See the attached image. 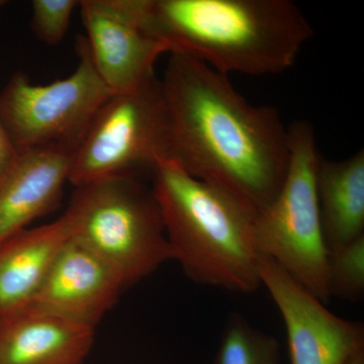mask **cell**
I'll use <instances>...</instances> for the list:
<instances>
[{
    "mask_svg": "<svg viewBox=\"0 0 364 364\" xmlns=\"http://www.w3.org/2000/svg\"><path fill=\"white\" fill-rule=\"evenodd\" d=\"M141 28L171 53L220 73L291 68L313 28L289 0H128Z\"/></svg>",
    "mask_w": 364,
    "mask_h": 364,
    "instance_id": "cell-2",
    "label": "cell"
},
{
    "mask_svg": "<svg viewBox=\"0 0 364 364\" xmlns=\"http://www.w3.org/2000/svg\"><path fill=\"white\" fill-rule=\"evenodd\" d=\"M326 284L330 298L359 301L364 296V236L328 252Z\"/></svg>",
    "mask_w": 364,
    "mask_h": 364,
    "instance_id": "cell-16",
    "label": "cell"
},
{
    "mask_svg": "<svg viewBox=\"0 0 364 364\" xmlns=\"http://www.w3.org/2000/svg\"><path fill=\"white\" fill-rule=\"evenodd\" d=\"M124 289L109 265L70 238L26 308L95 329Z\"/></svg>",
    "mask_w": 364,
    "mask_h": 364,
    "instance_id": "cell-10",
    "label": "cell"
},
{
    "mask_svg": "<svg viewBox=\"0 0 364 364\" xmlns=\"http://www.w3.org/2000/svg\"><path fill=\"white\" fill-rule=\"evenodd\" d=\"M258 274L284 318L291 364H345L364 348L363 323L328 311L272 258L259 255Z\"/></svg>",
    "mask_w": 364,
    "mask_h": 364,
    "instance_id": "cell-8",
    "label": "cell"
},
{
    "mask_svg": "<svg viewBox=\"0 0 364 364\" xmlns=\"http://www.w3.org/2000/svg\"><path fill=\"white\" fill-rule=\"evenodd\" d=\"M316 191L328 251L364 236V150L341 161L318 155Z\"/></svg>",
    "mask_w": 364,
    "mask_h": 364,
    "instance_id": "cell-14",
    "label": "cell"
},
{
    "mask_svg": "<svg viewBox=\"0 0 364 364\" xmlns=\"http://www.w3.org/2000/svg\"><path fill=\"white\" fill-rule=\"evenodd\" d=\"M345 364H364V348L355 352Z\"/></svg>",
    "mask_w": 364,
    "mask_h": 364,
    "instance_id": "cell-19",
    "label": "cell"
},
{
    "mask_svg": "<svg viewBox=\"0 0 364 364\" xmlns=\"http://www.w3.org/2000/svg\"><path fill=\"white\" fill-rule=\"evenodd\" d=\"M95 330L30 308L0 316V364H83Z\"/></svg>",
    "mask_w": 364,
    "mask_h": 364,
    "instance_id": "cell-12",
    "label": "cell"
},
{
    "mask_svg": "<svg viewBox=\"0 0 364 364\" xmlns=\"http://www.w3.org/2000/svg\"><path fill=\"white\" fill-rule=\"evenodd\" d=\"M161 81L168 159L191 176L228 189L259 212L286 179L289 127L279 111L251 105L225 74L171 53Z\"/></svg>",
    "mask_w": 364,
    "mask_h": 364,
    "instance_id": "cell-1",
    "label": "cell"
},
{
    "mask_svg": "<svg viewBox=\"0 0 364 364\" xmlns=\"http://www.w3.org/2000/svg\"><path fill=\"white\" fill-rule=\"evenodd\" d=\"M72 153L60 147L18 153L0 181V244L57 207L69 182Z\"/></svg>",
    "mask_w": 364,
    "mask_h": 364,
    "instance_id": "cell-11",
    "label": "cell"
},
{
    "mask_svg": "<svg viewBox=\"0 0 364 364\" xmlns=\"http://www.w3.org/2000/svg\"><path fill=\"white\" fill-rule=\"evenodd\" d=\"M168 119L157 77L112 95L72 153L69 182L80 186L109 177L136 176L168 159Z\"/></svg>",
    "mask_w": 364,
    "mask_h": 364,
    "instance_id": "cell-7",
    "label": "cell"
},
{
    "mask_svg": "<svg viewBox=\"0 0 364 364\" xmlns=\"http://www.w3.org/2000/svg\"><path fill=\"white\" fill-rule=\"evenodd\" d=\"M289 163L279 195L256 215L253 240L258 255L272 258L323 304L330 296L326 284L328 251L316 191L320 151L312 124L289 126Z\"/></svg>",
    "mask_w": 364,
    "mask_h": 364,
    "instance_id": "cell-5",
    "label": "cell"
},
{
    "mask_svg": "<svg viewBox=\"0 0 364 364\" xmlns=\"http://www.w3.org/2000/svg\"><path fill=\"white\" fill-rule=\"evenodd\" d=\"M7 4V1L6 0H0V9H2L6 4Z\"/></svg>",
    "mask_w": 364,
    "mask_h": 364,
    "instance_id": "cell-20",
    "label": "cell"
},
{
    "mask_svg": "<svg viewBox=\"0 0 364 364\" xmlns=\"http://www.w3.org/2000/svg\"><path fill=\"white\" fill-rule=\"evenodd\" d=\"M76 52L78 65L71 75L35 85L16 71L0 92V121L18 153L44 147L73 152L114 95L95 70L85 37L78 36Z\"/></svg>",
    "mask_w": 364,
    "mask_h": 364,
    "instance_id": "cell-6",
    "label": "cell"
},
{
    "mask_svg": "<svg viewBox=\"0 0 364 364\" xmlns=\"http://www.w3.org/2000/svg\"><path fill=\"white\" fill-rule=\"evenodd\" d=\"M78 9L93 65L114 95L156 77V62L168 50L141 28L128 0H79Z\"/></svg>",
    "mask_w": 364,
    "mask_h": 364,
    "instance_id": "cell-9",
    "label": "cell"
},
{
    "mask_svg": "<svg viewBox=\"0 0 364 364\" xmlns=\"http://www.w3.org/2000/svg\"><path fill=\"white\" fill-rule=\"evenodd\" d=\"M79 0H33L31 26L38 40L50 46L58 45L70 26Z\"/></svg>",
    "mask_w": 364,
    "mask_h": 364,
    "instance_id": "cell-17",
    "label": "cell"
},
{
    "mask_svg": "<svg viewBox=\"0 0 364 364\" xmlns=\"http://www.w3.org/2000/svg\"><path fill=\"white\" fill-rule=\"evenodd\" d=\"M70 238V228L62 215L56 221L23 230L0 244V316L32 303Z\"/></svg>",
    "mask_w": 364,
    "mask_h": 364,
    "instance_id": "cell-13",
    "label": "cell"
},
{
    "mask_svg": "<svg viewBox=\"0 0 364 364\" xmlns=\"http://www.w3.org/2000/svg\"><path fill=\"white\" fill-rule=\"evenodd\" d=\"M18 152L0 121V181L18 160Z\"/></svg>",
    "mask_w": 364,
    "mask_h": 364,
    "instance_id": "cell-18",
    "label": "cell"
},
{
    "mask_svg": "<svg viewBox=\"0 0 364 364\" xmlns=\"http://www.w3.org/2000/svg\"><path fill=\"white\" fill-rule=\"evenodd\" d=\"M173 260L189 279L237 293L261 286L253 232L258 210L228 189L191 176L170 159L152 171Z\"/></svg>",
    "mask_w": 364,
    "mask_h": 364,
    "instance_id": "cell-3",
    "label": "cell"
},
{
    "mask_svg": "<svg viewBox=\"0 0 364 364\" xmlns=\"http://www.w3.org/2000/svg\"><path fill=\"white\" fill-rule=\"evenodd\" d=\"M212 364H280L279 343L234 313L225 324Z\"/></svg>",
    "mask_w": 364,
    "mask_h": 364,
    "instance_id": "cell-15",
    "label": "cell"
},
{
    "mask_svg": "<svg viewBox=\"0 0 364 364\" xmlns=\"http://www.w3.org/2000/svg\"><path fill=\"white\" fill-rule=\"evenodd\" d=\"M63 215L72 240L109 265L124 287L173 260L152 188L139 176L75 186Z\"/></svg>",
    "mask_w": 364,
    "mask_h": 364,
    "instance_id": "cell-4",
    "label": "cell"
}]
</instances>
